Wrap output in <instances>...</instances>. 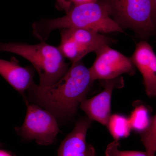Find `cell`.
<instances>
[{"label":"cell","mask_w":156,"mask_h":156,"mask_svg":"<svg viewBox=\"0 0 156 156\" xmlns=\"http://www.w3.org/2000/svg\"><path fill=\"white\" fill-rule=\"evenodd\" d=\"M119 141L114 140L108 145L105 156H148L146 152L137 151H122L119 149Z\"/></svg>","instance_id":"14"},{"label":"cell","mask_w":156,"mask_h":156,"mask_svg":"<svg viewBox=\"0 0 156 156\" xmlns=\"http://www.w3.org/2000/svg\"><path fill=\"white\" fill-rule=\"evenodd\" d=\"M2 144L0 143V147H2Z\"/></svg>","instance_id":"18"},{"label":"cell","mask_w":156,"mask_h":156,"mask_svg":"<svg viewBox=\"0 0 156 156\" xmlns=\"http://www.w3.org/2000/svg\"><path fill=\"white\" fill-rule=\"evenodd\" d=\"M73 5V0H56V7L60 10H64L66 13Z\"/></svg>","instance_id":"15"},{"label":"cell","mask_w":156,"mask_h":156,"mask_svg":"<svg viewBox=\"0 0 156 156\" xmlns=\"http://www.w3.org/2000/svg\"><path fill=\"white\" fill-rule=\"evenodd\" d=\"M122 29L147 40L156 30V0H98Z\"/></svg>","instance_id":"4"},{"label":"cell","mask_w":156,"mask_h":156,"mask_svg":"<svg viewBox=\"0 0 156 156\" xmlns=\"http://www.w3.org/2000/svg\"><path fill=\"white\" fill-rule=\"evenodd\" d=\"M107 126L114 140L126 138L130 135L131 128L128 118L119 114L111 115Z\"/></svg>","instance_id":"12"},{"label":"cell","mask_w":156,"mask_h":156,"mask_svg":"<svg viewBox=\"0 0 156 156\" xmlns=\"http://www.w3.org/2000/svg\"><path fill=\"white\" fill-rule=\"evenodd\" d=\"M34 68L22 67L14 58L10 61L0 58V75L15 90L24 94L34 83Z\"/></svg>","instance_id":"11"},{"label":"cell","mask_w":156,"mask_h":156,"mask_svg":"<svg viewBox=\"0 0 156 156\" xmlns=\"http://www.w3.org/2000/svg\"><path fill=\"white\" fill-rule=\"evenodd\" d=\"M0 156H12L11 154L6 151L0 150Z\"/></svg>","instance_id":"17"},{"label":"cell","mask_w":156,"mask_h":156,"mask_svg":"<svg viewBox=\"0 0 156 156\" xmlns=\"http://www.w3.org/2000/svg\"><path fill=\"white\" fill-rule=\"evenodd\" d=\"M0 52L14 53L28 60L38 74L41 87L55 83L69 68L58 48L46 42L33 45L19 42L0 43Z\"/></svg>","instance_id":"3"},{"label":"cell","mask_w":156,"mask_h":156,"mask_svg":"<svg viewBox=\"0 0 156 156\" xmlns=\"http://www.w3.org/2000/svg\"><path fill=\"white\" fill-rule=\"evenodd\" d=\"M105 89L102 92L90 99H84L80 107L91 121H96L107 126L111 115V99L114 89L124 87L123 77L106 80Z\"/></svg>","instance_id":"8"},{"label":"cell","mask_w":156,"mask_h":156,"mask_svg":"<svg viewBox=\"0 0 156 156\" xmlns=\"http://www.w3.org/2000/svg\"><path fill=\"white\" fill-rule=\"evenodd\" d=\"M94 52L95 62L89 69L90 77L96 80H111L123 74L133 76L135 73V66L130 58L111 48L109 45L101 47Z\"/></svg>","instance_id":"7"},{"label":"cell","mask_w":156,"mask_h":156,"mask_svg":"<svg viewBox=\"0 0 156 156\" xmlns=\"http://www.w3.org/2000/svg\"><path fill=\"white\" fill-rule=\"evenodd\" d=\"M60 31L58 48L72 63L80 61L88 53L105 45L110 46L115 41L104 35L88 30L71 28Z\"/></svg>","instance_id":"5"},{"label":"cell","mask_w":156,"mask_h":156,"mask_svg":"<svg viewBox=\"0 0 156 156\" xmlns=\"http://www.w3.org/2000/svg\"><path fill=\"white\" fill-rule=\"evenodd\" d=\"M93 82L89 69L80 60L72 63L53 85L41 87L34 82L27 91L31 101L44 108L56 119H65L75 114Z\"/></svg>","instance_id":"1"},{"label":"cell","mask_w":156,"mask_h":156,"mask_svg":"<svg viewBox=\"0 0 156 156\" xmlns=\"http://www.w3.org/2000/svg\"><path fill=\"white\" fill-rule=\"evenodd\" d=\"M130 58L142 74L147 95L155 97L156 56L153 48L146 41L142 40L136 43L135 50Z\"/></svg>","instance_id":"9"},{"label":"cell","mask_w":156,"mask_h":156,"mask_svg":"<svg viewBox=\"0 0 156 156\" xmlns=\"http://www.w3.org/2000/svg\"><path fill=\"white\" fill-rule=\"evenodd\" d=\"M91 121L82 118L77 122L73 130L62 142L57 156H95V149L87 141Z\"/></svg>","instance_id":"10"},{"label":"cell","mask_w":156,"mask_h":156,"mask_svg":"<svg viewBox=\"0 0 156 156\" xmlns=\"http://www.w3.org/2000/svg\"><path fill=\"white\" fill-rule=\"evenodd\" d=\"M15 130L25 139L45 146L53 144L60 131L55 116L35 104L28 105L24 122Z\"/></svg>","instance_id":"6"},{"label":"cell","mask_w":156,"mask_h":156,"mask_svg":"<svg viewBox=\"0 0 156 156\" xmlns=\"http://www.w3.org/2000/svg\"><path fill=\"white\" fill-rule=\"evenodd\" d=\"M71 28L83 29L99 33H125L111 18L106 8L98 2L73 6L63 17L42 19L32 25L33 35L41 42H46L55 30Z\"/></svg>","instance_id":"2"},{"label":"cell","mask_w":156,"mask_h":156,"mask_svg":"<svg viewBox=\"0 0 156 156\" xmlns=\"http://www.w3.org/2000/svg\"><path fill=\"white\" fill-rule=\"evenodd\" d=\"M98 0H73V6L97 2Z\"/></svg>","instance_id":"16"},{"label":"cell","mask_w":156,"mask_h":156,"mask_svg":"<svg viewBox=\"0 0 156 156\" xmlns=\"http://www.w3.org/2000/svg\"><path fill=\"white\" fill-rule=\"evenodd\" d=\"M151 118L149 111L145 105H136L128 118L131 130L141 133L149 126Z\"/></svg>","instance_id":"13"}]
</instances>
